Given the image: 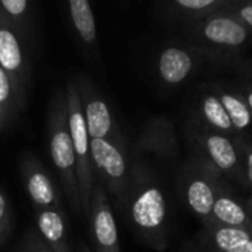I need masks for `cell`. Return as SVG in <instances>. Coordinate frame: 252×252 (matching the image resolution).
<instances>
[{
  "instance_id": "obj_18",
  "label": "cell",
  "mask_w": 252,
  "mask_h": 252,
  "mask_svg": "<svg viewBox=\"0 0 252 252\" xmlns=\"http://www.w3.org/2000/svg\"><path fill=\"white\" fill-rule=\"evenodd\" d=\"M199 112L202 120L216 131L221 134H230L235 131L230 117L227 115L220 97L217 94H204L199 103Z\"/></svg>"
},
{
  "instance_id": "obj_15",
  "label": "cell",
  "mask_w": 252,
  "mask_h": 252,
  "mask_svg": "<svg viewBox=\"0 0 252 252\" xmlns=\"http://www.w3.org/2000/svg\"><path fill=\"white\" fill-rule=\"evenodd\" d=\"M213 223L224 227L245 229L252 233V214L244 204L226 193H220L214 202Z\"/></svg>"
},
{
  "instance_id": "obj_26",
  "label": "cell",
  "mask_w": 252,
  "mask_h": 252,
  "mask_svg": "<svg viewBox=\"0 0 252 252\" xmlns=\"http://www.w3.org/2000/svg\"><path fill=\"white\" fill-rule=\"evenodd\" d=\"M239 146H241V151L244 152V158H245V180L252 190V145L241 143Z\"/></svg>"
},
{
  "instance_id": "obj_22",
  "label": "cell",
  "mask_w": 252,
  "mask_h": 252,
  "mask_svg": "<svg viewBox=\"0 0 252 252\" xmlns=\"http://www.w3.org/2000/svg\"><path fill=\"white\" fill-rule=\"evenodd\" d=\"M0 13L24 35L31 22V3L28 0H0Z\"/></svg>"
},
{
  "instance_id": "obj_4",
  "label": "cell",
  "mask_w": 252,
  "mask_h": 252,
  "mask_svg": "<svg viewBox=\"0 0 252 252\" xmlns=\"http://www.w3.org/2000/svg\"><path fill=\"white\" fill-rule=\"evenodd\" d=\"M66 111H68V127L71 134V142L77 161V176L80 186V199H81V214L87 217L90 208V196L96 182L93 164H92V146L84 115L81 111V102L74 81H69L65 89Z\"/></svg>"
},
{
  "instance_id": "obj_9",
  "label": "cell",
  "mask_w": 252,
  "mask_h": 252,
  "mask_svg": "<svg viewBox=\"0 0 252 252\" xmlns=\"http://www.w3.org/2000/svg\"><path fill=\"white\" fill-rule=\"evenodd\" d=\"M19 171L27 195L35 210L61 208L59 192L38 158L31 154H22Z\"/></svg>"
},
{
  "instance_id": "obj_3",
  "label": "cell",
  "mask_w": 252,
  "mask_h": 252,
  "mask_svg": "<svg viewBox=\"0 0 252 252\" xmlns=\"http://www.w3.org/2000/svg\"><path fill=\"white\" fill-rule=\"evenodd\" d=\"M92 164L97 180L115 198L117 205L124 211L130 186L131 162L124 139H93Z\"/></svg>"
},
{
  "instance_id": "obj_6",
  "label": "cell",
  "mask_w": 252,
  "mask_h": 252,
  "mask_svg": "<svg viewBox=\"0 0 252 252\" xmlns=\"http://www.w3.org/2000/svg\"><path fill=\"white\" fill-rule=\"evenodd\" d=\"M87 219L93 245L92 252H121L114 211L106 189L99 180H96L93 186Z\"/></svg>"
},
{
  "instance_id": "obj_27",
  "label": "cell",
  "mask_w": 252,
  "mask_h": 252,
  "mask_svg": "<svg viewBox=\"0 0 252 252\" xmlns=\"http://www.w3.org/2000/svg\"><path fill=\"white\" fill-rule=\"evenodd\" d=\"M226 252H252V241L248 242V244H245V245H242V247H238L235 250H230V251Z\"/></svg>"
},
{
  "instance_id": "obj_25",
  "label": "cell",
  "mask_w": 252,
  "mask_h": 252,
  "mask_svg": "<svg viewBox=\"0 0 252 252\" xmlns=\"http://www.w3.org/2000/svg\"><path fill=\"white\" fill-rule=\"evenodd\" d=\"M19 252H52L38 238L35 230H28L24 242L21 244Z\"/></svg>"
},
{
  "instance_id": "obj_14",
  "label": "cell",
  "mask_w": 252,
  "mask_h": 252,
  "mask_svg": "<svg viewBox=\"0 0 252 252\" xmlns=\"http://www.w3.org/2000/svg\"><path fill=\"white\" fill-rule=\"evenodd\" d=\"M37 235L52 252H71L66 220L61 208L35 210Z\"/></svg>"
},
{
  "instance_id": "obj_21",
  "label": "cell",
  "mask_w": 252,
  "mask_h": 252,
  "mask_svg": "<svg viewBox=\"0 0 252 252\" xmlns=\"http://www.w3.org/2000/svg\"><path fill=\"white\" fill-rule=\"evenodd\" d=\"M210 241L216 251L226 252L251 242L252 233L245 229L214 226L210 235Z\"/></svg>"
},
{
  "instance_id": "obj_29",
  "label": "cell",
  "mask_w": 252,
  "mask_h": 252,
  "mask_svg": "<svg viewBox=\"0 0 252 252\" xmlns=\"http://www.w3.org/2000/svg\"><path fill=\"white\" fill-rule=\"evenodd\" d=\"M78 252H92V248H90L87 244H83V242H81V244L78 245Z\"/></svg>"
},
{
  "instance_id": "obj_30",
  "label": "cell",
  "mask_w": 252,
  "mask_h": 252,
  "mask_svg": "<svg viewBox=\"0 0 252 252\" xmlns=\"http://www.w3.org/2000/svg\"><path fill=\"white\" fill-rule=\"evenodd\" d=\"M245 207L248 208V211L252 214V199H248V201L245 202Z\"/></svg>"
},
{
  "instance_id": "obj_12",
  "label": "cell",
  "mask_w": 252,
  "mask_h": 252,
  "mask_svg": "<svg viewBox=\"0 0 252 252\" xmlns=\"http://www.w3.org/2000/svg\"><path fill=\"white\" fill-rule=\"evenodd\" d=\"M198 145L205 157L204 164L214 173L232 176L239 171V152L226 134L213 130L201 131Z\"/></svg>"
},
{
  "instance_id": "obj_2",
  "label": "cell",
  "mask_w": 252,
  "mask_h": 252,
  "mask_svg": "<svg viewBox=\"0 0 252 252\" xmlns=\"http://www.w3.org/2000/svg\"><path fill=\"white\" fill-rule=\"evenodd\" d=\"M49 151L53 167L58 173L62 190L74 214H81L80 186L77 176V161L68 127V111L65 92H56L49 105L47 115Z\"/></svg>"
},
{
  "instance_id": "obj_13",
  "label": "cell",
  "mask_w": 252,
  "mask_h": 252,
  "mask_svg": "<svg viewBox=\"0 0 252 252\" xmlns=\"http://www.w3.org/2000/svg\"><path fill=\"white\" fill-rule=\"evenodd\" d=\"M196 56L193 50L183 46H167L161 50L157 61V71L162 83L179 86L193 72Z\"/></svg>"
},
{
  "instance_id": "obj_10",
  "label": "cell",
  "mask_w": 252,
  "mask_h": 252,
  "mask_svg": "<svg viewBox=\"0 0 252 252\" xmlns=\"http://www.w3.org/2000/svg\"><path fill=\"white\" fill-rule=\"evenodd\" d=\"M214 174L216 173L202 162L198 170L188 173L183 180V193L188 207L193 214L208 223H213V207L220 195L216 177H211Z\"/></svg>"
},
{
  "instance_id": "obj_1",
  "label": "cell",
  "mask_w": 252,
  "mask_h": 252,
  "mask_svg": "<svg viewBox=\"0 0 252 252\" xmlns=\"http://www.w3.org/2000/svg\"><path fill=\"white\" fill-rule=\"evenodd\" d=\"M124 211L136 233L157 251L168 245V208L164 190L152 171L140 161L131 162L130 186Z\"/></svg>"
},
{
  "instance_id": "obj_16",
  "label": "cell",
  "mask_w": 252,
  "mask_h": 252,
  "mask_svg": "<svg viewBox=\"0 0 252 252\" xmlns=\"http://www.w3.org/2000/svg\"><path fill=\"white\" fill-rule=\"evenodd\" d=\"M71 25L80 41L89 47L97 46V25L89 0H69L66 3Z\"/></svg>"
},
{
  "instance_id": "obj_20",
  "label": "cell",
  "mask_w": 252,
  "mask_h": 252,
  "mask_svg": "<svg viewBox=\"0 0 252 252\" xmlns=\"http://www.w3.org/2000/svg\"><path fill=\"white\" fill-rule=\"evenodd\" d=\"M217 96L220 97L227 115L230 117L235 131L248 130L252 126V112L250 111L247 102L244 100V97L224 90H220Z\"/></svg>"
},
{
  "instance_id": "obj_7",
  "label": "cell",
  "mask_w": 252,
  "mask_h": 252,
  "mask_svg": "<svg viewBox=\"0 0 252 252\" xmlns=\"http://www.w3.org/2000/svg\"><path fill=\"white\" fill-rule=\"evenodd\" d=\"M74 84L78 92L81 111L90 139H124L120 126L115 123V118L109 109V105L102 97L99 90L87 78H78V81Z\"/></svg>"
},
{
  "instance_id": "obj_11",
  "label": "cell",
  "mask_w": 252,
  "mask_h": 252,
  "mask_svg": "<svg viewBox=\"0 0 252 252\" xmlns=\"http://www.w3.org/2000/svg\"><path fill=\"white\" fill-rule=\"evenodd\" d=\"M142 154H152L168 159L179 154L174 124L168 118L155 117L145 124L134 145V155Z\"/></svg>"
},
{
  "instance_id": "obj_28",
  "label": "cell",
  "mask_w": 252,
  "mask_h": 252,
  "mask_svg": "<svg viewBox=\"0 0 252 252\" xmlns=\"http://www.w3.org/2000/svg\"><path fill=\"white\" fill-rule=\"evenodd\" d=\"M244 100L247 102V105H248L250 111H251V112H252V89H250V90L247 92V94H245Z\"/></svg>"
},
{
  "instance_id": "obj_8",
  "label": "cell",
  "mask_w": 252,
  "mask_h": 252,
  "mask_svg": "<svg viewBox=\"0 0 252 252\" xmlns=\"http://www.w3.org/2000/svg\"><path fill=\"white\" fill-rule=\"evenodd\" d=\"M192 34L216 49L236 50L247 43L250 30L229 12H223L195 21Z\"/></svg>"
},
{
  "instance_id": "obj_19",
  "label": "cell",
  "mask_w": 252,
  "mask_h": 252,
  "mask_svg": "<svg viewBox=\"0 0 252 252\" xmlns=\"http://www.w3.org/2000/svg\"><path fill=\"white\" fill-rule=\"evenodd\" d=\"M22 111L10 77L0 65V133L7 130Z\"/></svg>"
},
{
  "instance_id": "obj_17",
  "label": "cell",
  "mask_w": 252,
  "mask_h": 252,
  "mask_svg": "<svg viewBox=\"0 0 252 252\" xmlns=\"http://www.w3.org/2000/svg\"><path fill=\"white\" fill-rule=\"evenodd\" d=\"M232 3L226 0H176L170 4L171 13L201 21L216 13L227 12Z\"/></svg>"
},
{
  "instance_id": "obj_24",
  "label": "cell",
  "mask_w": 252,
  "mask_h": 252,
  "mask_svg": "<svg viewBox=\"0 0 252 252\" xmlns=\"http://www.w3.org/2000/svg\"><path fill=\"white\" fill-rule=\"evenodd\" d=\"M227 12L252 30V3H232Z\"/></svg>"
},
{
  "instance_id": "obj_5",
  "label": "cell",
  "mask_w": 252,
  "mask_h": 252,
  "mask_svg": "<svg viewBox=\"0 0 252 252\" xmlns=\"http://www.w3.org/2000/svg\"><path fill=\"white\" fill-rule=\"evenodd\" d=\"M0 65L12 80L16 99L24 109L30 86V61L27 58L24 35L0 13Z\"/></svg>"
},
{
  "instance_id": "obj_23",
  "label": "cell",
  "mask_w": 252,
  "mask_h": 252,
  "mask_svg": "<svg viewBox=\"0 0 252 252\" xmlns=\"http://www.w3.org/2000/svg\"><path fill=\"white\" fill-rule=\"evenodd\" d=\"M13 229V214L6 193L0 186V247L6 244Z\"/></svg>"
}]
</instances>
